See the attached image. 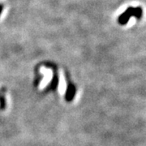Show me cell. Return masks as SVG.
Returning a JSON list of instances; mask_svg holds the SVG:
<instances>
[{
    "label": "cell",
    "instance_id": "cell-2",
    "mask_svg": "<svg viewBox=\"0 0 146 146\" xmlns=\"http://www.w3.org/2000/svg\"><path fill=\"white\" fill-rule=\"evenodd\" d=\"M75 94H76V88L74 85L70 84L68 86V89H67V92H66V96H65L66 100L68 102L72 101L74 98V96H75Z\"/></svg>",
    "mask_w": 146,
    "mask_h": 146
},
{
    "label": "cell",
    "instance_id": "cell-4",
    "mask_svg": "<svg viewBox=\"0 0 146 146\" xmlns=\"http://www.w3.org/2000/svg\"><path fill=\"white\" fill-rule=\"evenodd\" d=\"M2 11H3V5H0V15L2 13Z\"/></svg>",
    "mask_w": 146,
    "mask_h": 146
},
{
    "label": "cell",
    "instance_id": "cell-1",
    "mask_svg": "<svg viewBox=\"0 0 146 146\" xmlns=\"http://www.w3.org/2000/svg\"><path fill=\"white\" fill-rule=\"evenodd\" d=\"M143 16V9L141 7H128L124 12H123L118 18V22L121 25H125L128 23L131 17L134 16L136 19L141 20Z\"/></svg>",
    "mask_w": 146,
    "mask_h": 146
},
{
    "label": "cell",
    "instance_id": "cell-3",
    "mask_svg": "<svg viewBox=\"0 0 146 146\" xmlns=\"http://www.w3.org/2000/svg\"><path fill=\"white\" fill-rule=\"evenodd\" d=\"M57 84H58V78L57 77H54V80H53V88H55V86L57 85Z\"/></svg>",
    "mask_w": 146,
    "mask_h": 146
}]
</instances>
